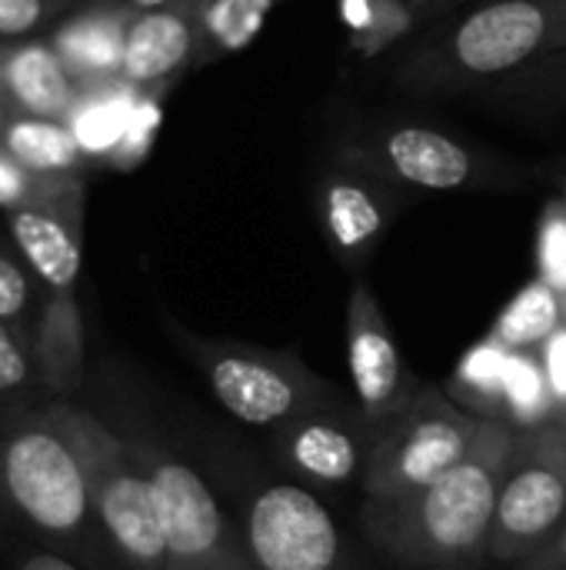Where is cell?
<instances>
[{"mask_svg":"<svg viewBox=\"0 0 566 570\" xmlns=\"http://www.w3.org/2000/svg\"><path fill=\"white\" fill-rule=\"evenodd\" d=\"M247 554L257 570H337L340 534L310 491L274 484L247 511Z\"/></svg>","mask_w":566,"mask_h":570,"instance_id":"cell-9","label":"cell"},{"mask_svg":"<svg viewBox=\"0 0 566 570\" xmlns=\"http://www.w3.org/2000/svg\"><path fill=\"white\" fill-rule=\"evenodd\" d=\"M537 267L540 281L566 297V200H554L544 210L537 237Z\"/></svg>","mask_w":566,"mask_h":570,"instance_id":"cell-28","label":"cell"},{"mask_svg":"<svg viewBox=\"0 0 566 570\" xmlns=\"http://www.w3.org/2000/svg\"><path fill=\"white\" fill-rule=\"evenodd\" d=\"M566 47V0H477L414 33L394 83L410 94H470L507 83Z\"/></svg>","mask_w":566,"mask_h":570,"instance_id":"cell-1","label":"cell"},{"mask_svg":"<svg viewBox=\"0 0 566 570\" xmlns=\"http://www.w3.org/2000/svg\"><path fill=\"white\" fill-rule=\"evenodd\" d=\"M77 80L63 67L50 37L0 40V104L23 117H67L77 100Z\"/></svg>","mask_w":566,"mask_h":570,"instance_id":"cell-14","label":"cell"},{"mask_svg":"<svg viewBox=\"0 0 566 570\" xmlns=\"http://www.w3.org/2000/svg\"><path fill=\"white\" fill-rule=\"evenodd\" d=\"M347 367L360 407L370 417L387 414L390 404L400 397L404 364L384 311L364 281L354 284L347 304Z\"/></svg>","mask_w":566,"mask_h":570,"instance_id":"cell-13","label":"cell"},{"mask_svg":"<svg viewBox=\"0 0 566 570\" xmlns=\"http://www.w3.org/2000/svg\"><path fill=\"white\" fill-rule=\"evenodd\" d=\"M140 94L143 90H137L123 77L83 83L77 90V100L63 120L70 124V130L77 137V144L83 147V154L90 157V164L103 167V160L113 154V147L127 134V124L133 117Z\"/></svg>","mask_w":566,"mask_h":570,"instance_id":"cell-17","label":"cell"},{"mask_svg":"<svg viewBox=\"0 0 566 570\" xmlns=\"http://www.w3.org/2000/svg\"><path fill=\"white\" fill-rule=\"evenodd\" d=\"M507 361H510V351L487 337L484 344H477L474 351L464 354V361H460V367H457V384H460V391H470V394L480 397L484 404H500V407H504Z\"/></svg>","mask_w":566,"mask_h":570,"instance_id":"cell-25","label":"cell"},{"mask_svg":"<svg viewBox=\"0 0 566 570\" xmlns=\"http://www.w3.org/2000/svg\"><path fill=\"white\" fill-rule=\"evenodd\" d=\"M77 190H87V174H73V177L37 174L0 147V214L33 204H50Z\"/></svg>","mask_w":566,"mask_h":570,"instance_id":"cell-22","label":"cell"},{"mask_svg":"<svg viewBox=\"0 0 566 570\" xmlns=\"http://www.w3.org/2000/svg\"><path fill=\"white\" fill-rule=\"evenodd\" d=\"M287 454L297 464V471H304L324 484H344L360 468L357 441L330 421H304L290 434Z\"/></svg>","mask_w":566,"mask_h":570,"instance_id":"cell-21","label":"cell"},{"mask_svg":"<svg viewBox=\"0 0 566 570\" xmlns=\"http://www.w3.org/2000/svg\"><path fill=\"white\" fill-rule=\"evenodd\" d=\"M467 0H410V10L417 20H430L437 13H450L454 7H464Z\"/></svg>","mask_w":566,"mask_h":570,"instance_id":"cell-32","label":"cell"},{"mask_svg":"<svg viewBox=\"0 0 566 570\" xmlns=\"http://www.w3.org/2000/svg\"><path fill=\"white\" fill-rule=\"evenodd\" d=\"M80 7L77 0H0V40H27L47 33L60 13Z\"/></svg>","mask_w":566,"mask_h":570,"instance_id":"cell-26","label":"cell"},{"mask_svg":"<svg viewBox=\"0 0 566 570\" xmlns=\"http://www.w3.org/2000/svg\"><path fill=\"white\" fill-rule=\"evenodd\" d=\"M564 294H557L540 277L530 281L497 317L490 341H497L507 351H534L540 347L554 331L564 327Z\"/></svg>","mask_w":566,"mask_h":570,"instance_id":"cell-20","label":"cell"},{"mask_svg":"<svg viewBox=\"0 0 566 570\" xmlns=\"http://www.w3.org/2000/svg\"><path fill=\"white\" fill-rule=\"evenodd\" d=\"M344 167L374 174L394 187L420 190H497L517 184L514 167L477 154L460 137H450L440 127L390 120L370 130L350 134L340 150Z\"/></svg>","mask_w":566,"mask_h":570,"instance_id":"cell-6","label":"cell"},{"mask_svg":"<svg viewBox=\"0 0 566 570\" xmlns=\"http://www.w3.org/2000/svg\"><path fill=\"white\" fill-rule=\"evenodd\" d=\"M77 3H90V0H77Z\"/></svg>","mask_w":566,"mask_h":570,"instance_id":"cell-36","label":"cell"},{"mask_svg":"<svg viewBox=\"0 0 566 570\" xmlns=\"http://www.w3.org/2000/svg\"><path fill=\"white\" fill-rule=\"evenodd\" d=\"M160 511L167 570H257L203 478L170 451L133 441Z\"/></svg>","mask_w":566,"mask_h":570,"instance_id":"cell-7","label":"cell"},{"mask_svg":"<svg viewBox=\"0 0 566 570\" xmlns=\"http://www.w3.org/2000/svg\"><path fill=\"white\" fill-rule=\"evenodd\" d=\"M160 94H140L137 107H133V117L127 124V134L120 137V144L113 147V154L103 160V167H113V170H130L133 164H140L153 144V134H157V124H160Z\"/></svg>","mask_w":566,"mask_h":570,"instance_id":"cell-27","label":"cell"},{"mask_svg":"<svg viewBox=\"0 0 566 570\" xmlns=\"http://www.w3.org/2000/svg\"><path fill=\"white\" fill-rule=\"evenodd\" d=\"M554 394L547 387L544 367L530 351H510L507 377H504V407L520 424H537L550 414Z\"/></svg>","mask_w":566,"mask_h":570,"instance_id":"cell-24","label":"cell"},{"mask_svg":"<svg viewBox=\"0 0 566 570\" xmlns=\"http://www.w3.org/2000/svg\"><path fill=\"white\" fill-rule=\"evenodd\" d=\"M7 117H10V114H7V107L0 104V130H3V124H7Z\"/></svg>","mask_w":566,"mask_h":570,"instance_id":"cell-35","label":"cell"},{"mask_svg":"<svg viewBox=\"0 0 566 570\" xmlns=\"http://www.w3.org/2000/svg\"><path fill=\"white\" fill-rule=\"evenodd\" d=\"M0 147L37 174L73 177V174H87V167H93L90 157L83 154V147L77 144L70 124L60 117L10 114L0 130Z\"/></svg>","mask_w":566,"mask_h":570,"instance_id":"cell-18","label":"cell"},{"mask_svg":"<svg viewBox=\"0 0 566 570\" xmlns=\"http://www.w3.org/2000/svg\"><path fill=\"white\" fill-rule=\"evenodd\" d=\"M566 511V478L547 464H527L504 481L490 531L497 558H520L547 538Z\"/></svg>","mask_w":566,"mask_h":570,"instance_id":"cell-15","label":"cell"},{"mask_svg":"<svg viewBox=\"0 0 566 570\" xmlns=\"http://www.w3.org/2000/svg\"><path fill=\"white\" fill-rule=\"evenodd\" d=\"M210 3L214 0H167L137 10L127 27L120 77L143 94H163L203 57Z\"/></svg>","mask_w":566,"mask_h":570,"instance_id":"cell-11","label":"cell"},{"mask_svg":"<svg viewBox=\"0 0 566 570\" xmlns=\"http://www.w3.org/2000/svg\"><path fill=\"white\" fill-rule=\"evenodd\" d=\"M37 314H40L37 277L23 261L20 247L13 244V237L7 234V227H0V321L33 331Z\"/></svg>","mask_w":566,"mask_h":570,"instance_id":"cell-23","label":"cell"},{"mask_svg":"<svg viewBox=\"0 0 566 570\" xmlns=\"http://www.w3.org/2000/svg\"><path fill=\"white\" fill-rule=\"evenodd\" d=\"M507 458V431L500 424H480L470 454L437 484L400 504V544L430 564H457L480 554L490 544Z\"/></svg>","mask_w":566,"mask_h":570,"instance_id":"cell-5","label":"cell"},{"mask_svg":"<svg viewBox=\"0 0 566 570\" xmlns=\"http://www.w3.org/2000/svg\"><path fill=\"white\" fill-rule=\"evenodd\" d=\"M177 337L203 371L214 397L244 424H280L294 417V411H300L307 397L317 391L310 374L284 354H267L227 341H207L187 331H177Z\"/></svg>","mask_w":566,"mask_h":570,"instance_id":"cell-8","label":"cell"},{"mask_svg":"<svg viewBox=\"0 0 566 570\" xmlns=\"http://www.w3.org/2000/svg\"><path fill=\"white\" fill-rule=\"evenodd\" d=\"M0 531L67 551L90 568L110 558L83 458L57 401L0 431Z\"/></svg>","mask_w":566,"mask_h":570,"instance_id":"cell-2","label":"cell"},{"mask_svg":"<svg viewBox=\"0 0 566 570\" xmlns=\"http://www.w3.org/2000/svg\"><path fill=\"white\" fill-rule=\"evenodd\" d=\"M50 401L33 351V331L0 321V431Z\"/></svg>","mask_w":566,"mask_h":570,"instance_id":"cell-19","label":"cell"},{"mask_svg":"<svg viewBox=\"0 0 566 570\" xmlns=\"http://www.w3.org/2000/svg\"><path fill=\"white\" fill-rule=\"evenodd\" d=\"M397 210V187L357 167L340 164L317 180L320 230L347 264H360L377 250Z\"/></svg>","mask_w":566,"mask_h":570,"instance_id":"cell-12","label":"cell"},{"mask_svg":"<svg viewBox=\"0 0 566 570\" xmlns=\"http://www.w3.org/2000/svg\"><path fill=\"white\" fill-rule=\"evenodd\" d=\"M133 13L137 10H130V7L90 0V3L73 7L63 20H57L47 30L53 50L60 53L63 67L77 80V87L120 77L123 40H127V27H130Z\"/></svg>","mask_w":566,"mask_h":570,"instance_id":"cell-16","label":"cell"},{"mask_svg":"<svg viewBox=\"0 0 566 570\" xmlns=\"http://www.w3.org/2000/svg\"><path fill=\"white\" fill-rule=\"evenodd\" d=\"M0 564L7 570H93L67 551L47 548L30 538L3 534V531H0Z\"/></svg>","mask_w":566,"mask_h":570,"instance_id":"cell-29","label":"cell"},{"mask_svg":"<svg viewBox=\"0 0 566 570\" xmlns=\"http://www.w3.org/2000/svg\"><path fill=\"white\" fill-rule=\"evenodd\" d=\"M480 424L454 414L444 404H434L424 414H414L397 438H390L374 458L367 488L374 498L390 501L394 508L414 501L420 491L437 484L454 471L474 448Z\"/></svg>","mask_w":566,"mask_h":570,"instance_id":"cell-10","label":"cell"},{"mask_svg":"<svg viewBox=\"0 0 566 570\" xmlns=\"http://www.w3.org/2000/svg\"><path fill=\"white\" fill-rule=\"evenodd\" d=\"M550 561H560V564H566V528H564V534H557V541H554V548H550Z\"/></svg>","mask_w":566,"mask_h":570,"instance_id":"cell-34","label":"cell"},{"mask_svg":"<svg viewBox=\"0 0 566 570\" xmlns=\"http://www.w3.org/2000/svg\"><path fill=\"white\" fill-rule=\"evenodd\" d=\"M83 210L87 190L0 214L40 287L33 351L53 401L73 397L87 374V334L80 311Z\"/></svg>","mask_w":566,"mask_h":570,"instance_id":"cell-3","label":"cell"},{"mask_svg":"<svg viewBox=\"0 0 566 570\" xmlns=\"http://www.w3.org/2000/svg\"><path fill=\"white\" fill-rule=\"evenodd\" d=\"M540 367L554 401H566V324L540 344Z\"/></svg>","mask_w":566,"mask_h":570,"instance_id":"cell-31","label":"cell"},{"mask_svg":"<svg viewBox=\"0 0 566 570\" xmlns=\"http://www.w3.org/2000/svg\"><path fill=\"white\" fill-rule=\"evenodd\" d=\"M500 87L504 94L520 97V100H566V47Z\"/></svg>","mask_w":566,"mask_h":570,"instance_id":"cell-30","label":"cell"},{"mask_svg":"<svg viewBox=\"0 0 566 570\" xmlns=\"http://www.w3.org/2000/svg\"><path fill=\"white\" fill-rule=\"evenodd\" d=\"M100 3H117V7H130V10H147V7H160L167 0H100Z\"/></svg>","mask_w":566,"mask_h":570,"instance_id":"cell-33","label":"cell"},{"mask_svg":"<svg viewBox=\"0 0 566 570\" xmlns=\"http://www.w3.org/2000/svg\"><path fill=\"white\" fill-rule=\"evenodd\" d=\"M57 411L83 458L93 514L110 558L127 570H167L160 511L133 441L73 397L57 401Z\"/></svg>","mask_w":566,"mask_h":570,"instance_id":"cell-4","label":"cell"}]
</instances>
